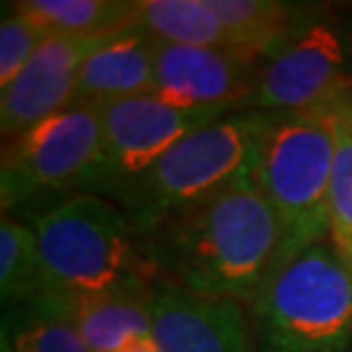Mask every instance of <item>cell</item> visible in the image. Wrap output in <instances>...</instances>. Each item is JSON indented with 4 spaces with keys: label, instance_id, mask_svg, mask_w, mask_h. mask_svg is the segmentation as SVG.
Segmentation results:
<instances>
[{
    "label": "cell",
    "instance_id": "6da1fadb",
    "mask_svg": "<svg viewBox=\"0 0 352 352\" xmlns=\"http://www.w3.org/2000/svg\"><path fill=\"white\" fill-rule=\"evenodd\" d=\"M151 243L160 270L199 295L254 302L286 265L284 231L254 167L183 210Z\"/></svg>",
    "mask_w": 352,
    "mask_h": 352
},
{
    "label": "cell",
    "instance_id": "7a4b0ae2",
    "mask_svg": "<svg viewBox=\"0 0 352 352\" xmlns=\"http://www.w3.org/2000/svg\"><path fill=\"white\" fill-rule=\"evenodd\" d=\"M32 229L51 291L72 302L149 291L160 272L151 243L101 195L69 197L34 217Z\"/></svg>",
    "mask_w": 352,
    "mask_h": 352
},
{
    "label": "cell",
    "instance_id": "3957f363",
    "mask_svg": "<svg viewBox=\"0 0 352 352\" xmlns=\"http://www.w3.org/2000/svg\"><path fill=\"white\" fill-rule=\"evenodd\" d=\"M277 117L248 110L199 126L181 138L115 204L140 234L156 236L183 210L252 170Z\"/></svg>",
    "mask_w": 352,
    "mask_h": 352
},
{
    "label": "cell",
    "instance_id": "277c9868",
    "mask_svg": "<svg viewBox=\"0 0 352 352\" xmlns=\"http://www.w3.org/2000/svg\"><path fill=\"white\" fill-rule=\"evenodd\" d=\"M339 101L279 115L258 149L254 176L284 231L286 263L329 236V183L339 144Z\"/></svg>",
    "mask_w": 352,
    "mask_h": 352
},
{
    "label": "cell",
    "instance_id": "5b68a950",
    "mask_svg": "<svg viewBox=\"0 0 352 352\" xmlns=\"http://www.w3.org/2000/svg\"><path fill=\"white\" fill-rule=\"evenodd\" d=\"M254 311L263 352H348L352 270L322 241L274 274Z\"/></svg>",
    "mask_w": 352,
    "mask_h": 352
},
{
    "label": "cell",
    "instance_id": "8992f818",
    "mask_svg": "<svg viewBox=\"0 0 352 352\" xmlns=\"http://www.w3.org/2000/svg\"><path fill=\"white\" fill-rule=\"evenodd\" d=\"M103 151L101 105H69L23 135L10 140L3 151L0 197L3 210L46 192L85 190Z\"/></svg>",
    "mask_w": 352,
    "mask_h": 352
},
{
    "label": "cell",
    "instance_id": "52a82bcc",
    "mask_svg": "<svg viewBox=\"0 0 352 352\" xmlns=\"http://www.w3.org/2000/svg\"><path fill=\"white\" fill-rule=\"evenodd\" d=\"M103 151L82 192L115 201L199 126L222 117L220 110H183L146 94L101 105Z\"/></svg>",
    "mask_w": 352,
    "mask_h": 352
},
{
    "label": "cell",
    "instance_id": "ba28073f",
    "mask_svg": "<svg viewBox=\"0 0 352 352\" xmlns=\"http://www.w3.org/2000/svg\"><path fill=\"white\" fill-rule=\"evenodd\" d=\"M348 46L339 28L307 21L267 55L243 108L288 115L348 96Z\"/></svg>",
    "mask_w": 352,
    "mask_h": 352
},
{
    "label": "cell",
    "instance_id": "9c48e42d",
    "mask_svg": "<svg viewBox=\"0 0 352 352\" xmlns=\"http://www.w3.org/2000/svg\"><path fill=\"white\" fill-rule=\"evenodd\" d=\"M261 65L263 58L238 48L172 46L158 41L151 96L183 110L243 108Z\"/></svg>",
    "mask_w": 352,
    "mask_h": 352
},
{
    "label": "cell",
    "instance_id": "30bf717a",
    "mask_svg": "<svg viewBox=\"0 0 352 352\" xmlns=\"http://www.w3.org/2000/svg\"><path fill=\"white\" fill-rule=\"evenodd\" d=\"M101 39L53 34L37 48L21 74L3 89L0 129L14 140L69 108L87 55Z\"/></svg>",
    "mask_w": 352,
    "mask_h": 352
},
{
    "label": "cell",
    "instance_id": "8fae6325",
    "mask_svg": "<svg viewBox=\"0 0 352 352\" xmlns=\"http://www.w3.org/2000/svg\"><path fill=\"white\" fill-rule=\"evenodd\" d=\"M158 352H254L241 302L165 286L153 300Z\"/></svg>",
    "mask_w": 352,
    "mask_h": 352
},
{
    "label": "cell",
    "instance_id": "7c38bea8",
    "mask_svg": "<svg viewBox=\"0 0 352 352\" xmlns=\"http://www.w3.org/2000/svg\"><path fill=\"white\" fill-rule=\"evenodd\" d=\"M158 41L140 28L103 37L82 65L72 105H108L151 94Z\"/></svg>",
    "mask_w": 352,
    "mask_h": 352
},
{
    "label": "cell",
    "instance_id": "4fadbf2b",
    "mask_svg": "<svg viewBox=\"0 0 352 352\" xmlns=\"http://www.w3.org/2000/svg\"><path fill=\"white\" fill-rule=\"evenodd\" d=\"M153 288L74 302L76 322L91 352H117L153 334Z\"/></svg>",
    "mask_w": 352,
    "mask_h": 352
},
{
    "label": "cell",
    "instance_id": "5bb4252c",
    "mask_svg": "<svg viewBox=\"0 0 352 352\" xmlns=\"http://www.w3.org/2000/svg\"><path fill=\"white\" fill-rule=\"evenodd\" d=\"M140 0H23L12 7L32 19L48 37L103 39L135 25Z\"/></svg>",
    "mask_w": 352,
    "mask_h": 352
},
{
    "label": "cell",
    "instance_id": "9a60e30c",
    "mask_svg": "<svg viewBox=\"0 0 352 352\" xmlns=\"http://www.w3.org/2000/svg\"><path fill=\"white\" fill-rule=\"evenodd\" d=\"M14 352H91L76 322L74 302L58 293L16 307L3 322Z\"/></svg>",
    "mask_w": 352,
    "mask_h": 352
},
{
    "label": "cell",
    "instance_id": "2e32d148",
    "mask_svg": "<svg viewBox=\"0 0 352 352\" xmlns=\"http://www.w3.org/2000/svg\"><path fill=\"white\" fill-rule=\"evenodd\" d=\"M135 28L160 44L231 48L208 0H140Z\"/></svg>",
    "mask_w": 352,
    "mask_h": 352
},
{
    "label": "cell",
    "instance_id": "e0dca14e",
    "mask_svg": "<svg viewBox=\"0 0 352 352\" xmlns=\"http://www.w3.org/2000/svg\"><path fill=\"white\" fill-rule=\"evenodd\" d=\"M220 19L229 46L267 58L298 25L291 5L277 0H208Z\"/></svg>",
    "mask_w": 352,
    "mask_h": 352
},
{
    "label": "cell",
    "instance_id": "ac0fdd59",
    "mask_svg": "<svg viewBox=\"0 0 352 352\" xmlns=\"http://www.w3.org/2000/svg\"><path fill=\"white\" fill-rule=\"evenodd\" d=\"M53 293L48 284L34 229L3 215L0 224V295L3 305L21 307Z\"/></svg>",
    "mask_w": 352,
    "mask_h": 352
},
{
    "label": "cell",
    "instance_id": "d6986e66",
    "mask_svg": "<svg viewBox=\"0 0 352 352\" xmlns=\"http://www.w3.org/2000/svg\"><path fill=\"white\" fill-rule=\"evenodd\" d=\"M329 245L352 270V98L343 105L329 183Z\"/></svg>",
    "mask_w": 352,
    "mask_h": 352
},
{
    "label": "cell",
    "instance_id": "ffe728a7",
    "mask_svg": "<svg viewBox=\"0 0 352 352\" xmlns=\"http://www.w3.org/2000/svg\"><path fill=\"white\" fill-rule=\"evenodd\" d=\"M46 39L48 34L25 14L14 7L10 14H5L0 23V89L16 78Z\"/></svg>",
    "mask_w": 352,
    "mask_h": 352
},
{
    "label": "cell",
    "instance_id": "44dd1931",
    "mask_svg": "<svg viewBox=\"0 0 352 352\" xmlns=\"http://www.w3.org/2000/svg\"><path fill=\"white\" fill-rule=\"evenodd\" d=\"M117 352H158V346L151 334V336H144V339H135V341L126 343V346L119 348Z\"/></svg>",
    "mask_w": 352,
    "mask_h": 352
},
{
    "label": "cell",
    "instance_id": "7402d4cb",
    "mask_svg": "<svg viewBox=\"0 0 352 352\" xmlns=\"http://www.w3.org/2000/svg\"><path fill=\"white\" fill-rule=\"evenodd\" d=\"M0 352H14L12 341H10V334H7L5 327H3V334H0Z\"/></svg>",
    "mask_w": 352,
    "mask_h": 352
}]
</instances>
